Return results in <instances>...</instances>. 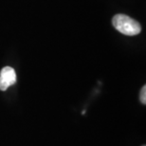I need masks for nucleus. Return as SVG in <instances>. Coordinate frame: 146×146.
I'll list each match as a JSON object with an SVG mask.
<instances>
[{"mask_svg":"<svg viewBox=\"0 0 146 146\" xmlns=\"http://www.w3.org/2000/svg\"><path fill=\"white\" fill-rule=\"evenodd\" d=\"M139 99H141V104H146V86H144L141 90V95H139Z\"/></svg>","mask_w":146,"mask_h":146,"instance_id":"obj_3","label":"nucleus"},{"mask_svg":"<svg viewBox=\"0 0 146 146\" xmlns=\"http://www.w3.org/2000/svg\"><path fill=\"white\" fill-rule=\"evenodd\" d=\"M114 28L127 36H135L141 31V24L125 14H116L112 19Z\"/></svg>","mask_w":146,"mask_h":146,"instance_id":"obj_1","label":"nucleus"},{"mask_svg":"<svg viewBox=\"0 0 146 146\" xmlns=\"http://www.w3.org/2000/svg\"><path fill=\"white\" fill-rule=\"evenodd\" d=\"M143 146H145V145H143Z\"/></svg>","mask_w":146,"mask_h":146,"instance_id":"obj_4","label":"nucleus"},{"mask_svg":"<svg viewBox=\"0 0 146 146\" xmlns=\"http://www.w3.org/2000/svg\"><path fill=\"white\" fill-rule=\"evenodd\" d=\"M16 73L11 66H5L0 72V90L5 91L9 87L15 84Z\"/></svg>","mask_w":146,"mask_h":146,"instance_id":"obj_2","label":"nucleus"}]
</instances>
